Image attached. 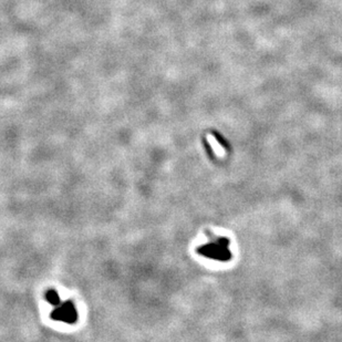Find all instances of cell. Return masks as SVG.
I'll return each instance as SVG.
<instances>
[{
    "label": "cell",
    "mask_w": 342,
    "mask_h": 342,
    "mask_svg": "<svg viewBox=\"0 0 342 342\" xmlns=\"http://www.w3.org/2000/svg\"><path fill=\"white\" fill-rule=\"evenodd\" d=\"M56 315L63 321H72L76 318V310L70 303H67L60 309H58Z\"/></svg>",
    "instance_id": "cell-1"
},
{
    "label": "cell",
    "mask_w": 342,
    "mask_h": 342,
    "mask_svg": "<svg viewBox=\"0 0 342 342\" xmlns=\"http://www.w3.org/2000/svg\"><path fill=\"white\" fill-rule=\"evenodd\" d=\"M207 139H208V142L210 143V145H213V146L215 147V151L218 152V153H224V151H223V149H222V146H219L218 142L216 141V139H215L213 135L208 134V135H207Z\"/></svg>",
    "instance_id": "cell-2"
}]
</instances>
